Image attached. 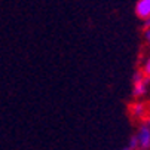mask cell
Instances as JSON below:
<instances>
[{
	"label": "cell",
	"instance_id": "cell-4",
	"mask_svg": "<svg viewBox=\"0 0 150 150\" xmlns=\"http://www.w3.org/2000/svg\"><path fill=\"white\" fill-rule=\"evenodd\" d=\"M131 113L132 116L135 117H146V113H147V109H146V104L144 103H134L131 105Z\"/></svg>",
	"mask_w": 150,
	"mask_h": 150
},
{
	"label": "cell",
	"instance_id": "cell-5",
	"mask_svg": "<svg viewBox=\"0 0 150 150\" xmlns=\"http://www.w3.org/2000/svg\"><path fill=\"white\" fill-rule=\"evenodd\" d=\"M141 71H143V73H144V74H146L147 77H150V58H147V59L144 61Z\"/></svg>",
	"mask_w": 150,
	"mask_h": 150
},
{
	"label": "cell",
	"instance_id": "cell-2",
	"mask_svg": "<svg viewBox=\"0 0 150 150\" xmlns=\"http://www.w3.org/2000/svg\"><path fill=\"white\" fill-rule=\"evenodd\" d=\"M137 138H138V146L143 150H150V126L144 122L137 131Z\"/></svg>",
	"mask_w": 150,
	"mask_h": 150
},
{
	"label": "cell",
	"instance_id": "cell-9",
	"mask_svg": "<svg viewBox=\"0 0 150 150\" xmlns=\"http://www.w3.org/2000/svg\"><path fill=\"white\" fill-rule=\"evenodd\" d=\"M141 150H143V149H141Z\"/></svg>",
	"mask_w": 150,
	"mask_h": 150
},
{
	"label": "cell",
	"instance_id": "cell-7",
	"mask_svg": "<svg viewBox=\"0 0 150 150\" xmlns=\"http://www.w3.org/2000/svg\"><path fill=\"white\" fill-rule=\"evenodd\" d=\"M146 123L150 126V116H149V117H146Z\"/></svg>",
	"mask_w": 150,
	"mask_h": 150
},
{
	"label": "cell",
	"instance_id": "cell-3",
	"mask_svg": "<svg viewBox=\"0 0 150 150\" xmlns=\"http://www.w3.org/2000/svg\"><path fill=\"white\" fill-rule=\"evenodd\" d=\"M135 13L144 21L150 18V0H138L135 5Z\"/></svg>",
	"mask_w": 150,
	"mask_h": 150
},
{
	"label": "cell",
	"instance_id": "cell-8",
	"mask_svg": "<svg viewBox=\"0 0 150 150\" xmlns=\"http://www.w3.org/2000/svg\"><path fill=\"white\" fill-rule=\"evenodd\" d=\"M123 150H132V149H131V147H129V146H126V147H125V149H123Z\"/></svg>",
	"mask_w": 150,
	"mask_h": 150
},
{
	"label": "cell",
	"instance_id": "cell-6",
	"mask_svg": "<svg viewBox=\"0 0 150 150\" xmlns=\"http://www.w3.org/2000/svg\"><path fill=\"white\" fill-rule=\"evenodd\" d=\"M144 36H146V40L149 42V43H150V28H147L146 30V33H144Z\"/></svg>",
	"mask_w": 150,
	"mask_h": 150
},
{
	"label": "cell",
	"instance_id": "cell-1",
	"mask_svg": "<svg viewBox=\"0 0 150 150\" xmlns=\"http://www.w3.org/2000/svg\"><path fill=\"white\" fill-rule=\"evenodd\" d=\"M149 79L150 77H147L143 71L135 73V76H134V89H132L134 97H143L147 92V82H149Z\"/></svg>",
	"mask_w": 150,
	"mask_h": 150
}]
</instances>
